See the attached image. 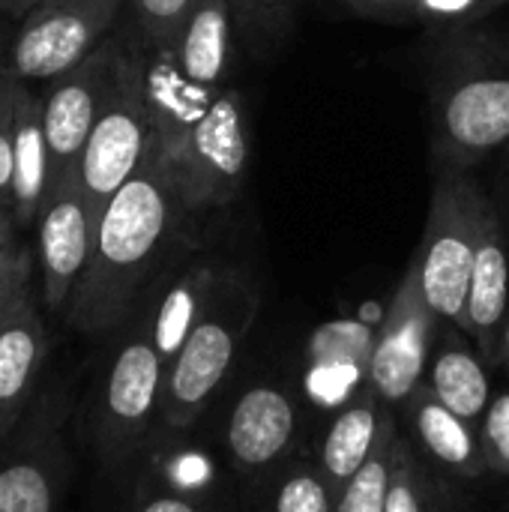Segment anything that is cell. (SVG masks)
I'll return each instance as SVG.
<instances>
[{
    "instance_id": "obj_15",
    "label": "cell",
    "mask_w": 509,
    "mask_h": 512,
    "mask_svg": "<svg viewBox=\"0 0 509 512\" xmlns=\"http://www.w3.org/2000/svg\"><path fill=\"white\" fill-rule=\"evenodd\" d=\"M42 357L45 330L30 291H24L0 315V432L12 426V420L30 399Z\"/></svg>"
},
{
    "instance_id": "obj_36",
    "label": "cell",
    "mask_w": 509,
    "mask_h": 512,
    "mask_svg": "<svg viewBox=\"0 0 509 512\" xmlns=\"http://www.w3.org/2000/svg\"><path fill=\"white\" fill-rule=\"evenodd\" d=\"M42 3H48V0H0V12L18 21V18H24L30 9H36Z\"/></svg>"
},
{
    "instance_id": "obj_28",
    "label": "cell",
    "mask_w": 509,
    "mask_h": 512,
    "mask_svg": "<svg viewBox=\"0 0 509 512\" xmlns=\"http://www.w3.org/2000/svg\"><path fill=\"white\" fill-rule=\"evenodd\" d=\"M276 512H333L330 489L318 474H294L276 495Z\"/></svg>"
},
{
    "instance_id": "obj_30",
    "label": "cell",
    "mask_w": 509,
    "mask_h": 512,
    "mask_svg": "<svg viewBox=\"0 0 509 512\" xmlns=\"http://www.w3.org/2000/svg\"><path fill=\"white\" fill-rule=\"evenodd\" d=\"M486 465L509 471V393L495 396L486 411Z\"/></svg>"
},
{
    "instance_id": "obj_1",
    "label": "cell",
    "mask_w": 509,
    "mask_h": 512,
    "mask_svg": "<svg viewBox=\"0 0 509 512\" xmlns=\"http://www.w3.org/2000/svg\"><path fill=\"white\" fill-rule=\"evenodd\" d=\"M201 240L171 162L150 138L141 168L102 207L90 264L66 306V321L81 333L120 327L141 291Z\"/></svg>"
},
{
    "instance_id": "obj_4",
    "label": "cell",
    "mask_w": 509,
    "mask_h": 512,
    "mask_svg": "<svg viewBox=\"0 0 509 512\" xmlns=\"http://www.w3.org/2000/svg\"><path fill=\"white\" fill-rule=\"evenodd\" d=\"M432 177L429 219L414 264L432 312L441 321L462 324L489 192L474 171H432Z\"/></svg>"
},
{
    "instance_id": "obj_11",
    "label": "cell",
    "mask_w": 509,
    "mask_h": 512,
    "mask_svg": "<svg viewBox=\"0 0 509 512\" xmlns=\"http://www.w3.org/2000/svg\"><path fill=\"white\" fill-rule=\"evenodd\" d=\"M234 42L237 27L231 3L195 0L168 54L189 84L201 90H222L231 84Z\"/></svg>"
},
{
    "instance_id": "obj_19",
    "label": "cell",
    "mask_w": 509,
    "mask_h": 512,
    "mask_svg": "<svg viewBox=\"0 0 509 512\" xmlns=\"http://www.w3.org/2000/svg\"><path fill=\"white\" fill-rule=\"evenodd\" d=\"M378 414H375V402L372 399H360L357 405L345 408L327 438H324V450H321V465L324 474L333 486H345L375 453L378 447Z\"/></svg>"
},
{
    "instance_id": "obj_22",
    "label": "cell",
    "mask_w": 509,
    "mask_h": 512,
    "mask_svg": "<svg viewBox=\"0 0 509 512\" xmlns=\"http://www.w3.org/2000/svg\"><path fill=\"white\" fill-rule=\"evenodd\" d=\"M375 330L363 321L339 318L321 324L309 339L312 366H351L369 372V360L375 351Z\"/></svg>"
},
{
    "instance_id": "obj_17",
    "label": "cell",
    "mask_w": 509,
    "mask_h": 512,
    "mask_svg": "<svg viewBox=\"0 0 509 512\" xmlns=\"http://www.w3.org/2000/svg\"><path fill=\"white\" fill-rule=\"evenodd\" d=\"M509 303V252L504 219L495 210L492 198L483 210L480 222V240H477V255H474V273H471V288H468V306H465V321L462 327L474 333L477 339H489L504 315Z\"/></svg>"
},
{
    "instance_id": "obj_25",
    "label": "cell",
    "mask_w": 509,
    "mask_h": 512,
    "mask_svg": "<svg viewBox=\"0 0 509 512\" xmlns=\"http://www.w3.org/2000/svg\"><path fill=\"white\" fill-rule=\"evenodd\" d=\"M135 12V36L144 51H168L195 6V0H129Z\"/></svg>"
},
{
    "instance_id": "obj_34",
    "label": "cell",
    "mask_w": 509,
    "mask_h": 512,
    "mask_svg": "<svg viewBox=\"0 0 509 512\" xmlns=\"http://www.w3.org/2000/svg\"><path fill=\"white\" fill-rule=\"evenodd\" d=\"M141 512H198L189 501L177 498V495H159L153 501H147Z\"/></svg>"
},
{
    "instance_id": "obj_18",
    "label": "cell",
    "mask_w": 509,
    "mask_h": 512,
    "mask_svg": "<svg viewBox=\"0 0 509 512\" xmlns=\"http://www.w3.org/2000/svg\"><path fill=\"white\" fill-rule=\"evenodd\" d=\"M414 420L426 450L453 471L480 474L486 468V453H480L468 423L456 417L447 405L438 402L435 393H414Z\"/></svg>"
},
{
    "instance_id": "obj_13",
    "label": "cell",
    "mask_w": 509,
    "mask_h": 512,
    "mask_svg": "<svg viewBox=\"0 0 509 512\" xmlns=\"http://www.w3.org/2000/svg\"><path fill=\"white\" fill-rule=\"evenodd\" d=\"M165 384V363L147 336H132L114 357L105 381V423L111 432L129 435L150 420L159 390Z\"/></svg>"
},
{
    "instance_id": "obj_10",
    "label": "cell",
    "mask_w": 509,
    "mask_h": 512,
    "mask_svg": "<svg viewBox=\"0 0 509 512\" xmlns=\"http://www.w3.org/2000/svg\"><path fill=\"white\" fill-rule=\"evenodd\" d=\"M435 318L438 315L426 303L420 270L411 258V267L393 294V303L384 315V327L369 360V381L381 399L402 402L417 393L420 375L426 369Z\"/></svg>"
},
{
    "instance_id": "obj_26",
    "label": "cell",
    "mask_w": 509,
    "mask_h": 512,
    "mask_svg": "<svg viewBox=\"0 0 509 512\" xmlns=\"http://www.w3.org/2000/svg\"><path fill=\"white\" fill-rule=\"evenodd\" d=\"M507 0H417V24L426 30H456L486 21Z\"/></svg>"
},
{
    "instance_id": "obj_33",
    "label": "cell",
    "mask_w": 509,
    "mask_h": 512,
    "mask_svg": "<svg viewBox=\"0 0 509 512\" xmlns=\"http://www.w3.org/2000/svg\"><path fill=\"white\" fill-rule=\"evenodd\" d=\"M489 198H492L495 210L501 213V219L509 222V153L507 150H501V153L495 156V171H492Z\"/></svg>"
},
{
    "instance_id": "obj_39",
    "label": "cell",
    "mask_w": 509,
    "mask_h": 512,
    "mask_svg": "<svg viewBox=\"0 0 509 512\" xmlns=\"http://www.w3.org/2000/svg\"><path fill=\"white\" fill-rule=\"evenodd\" d=\"M12 303H15V300H12ZM12 303H9V306H12ZM9 306H6V309H9ZM6 309H3V312H6ZM3 312H0V315H3Z\"/></svg>"
},
{
    "instance_id": "obj_31",
    "label": "cell",
    "mask_w": 509,
    "mask_h": 512,
    "mask_svg": "<svg viewBox=\"0 0 509 512\" xmlns=\"http://www.w3.org/2000/svg\"><path fill=\"white\" fill-rule=\"evenodd\" d=\"M30 270L33 264L24 246H15L0 258V312L24 291H30Z\"/></svg>"
},
{
    "instance_id": "obj_2",
    "label": "cell",
    "mask_w": 509,
    "mask_h": 512,
    "mask_svg": "<svg viewBox=\"0 0 509 512\" xmlns=\"http://www.w3.org/2000/svg\"><path fill=\"white\" fill-rule=\"evenodd\" d=\"M432 171H474L509 147V27L426 30Z\"/></svg>"
},
{
    "instance_id": "obj_37",
    "label": "cell",
    "mask_w": 509,
    "mask_h": 512,
    "mask_svg": "<svg viewBox=\"0 0 509 512\" xmlns=\"http://www.w3.org/2000/svg\"><path fill=\"white\" fill-rule=\"evenodd\" d=\"M12 30H15V18H9V15L0 12V66H3V54H6V48H9Z\"/></svg>"
},
{
    "instance_id": "obj_5",
    "label": "cell",
    "mask_w": 509,
    "mask_h": 512,
    "mask_svg": "<svg viewBox=\"0 0 509 512\" xmlns=\"http://www.w3.org/2000/svg\"><path fill=\"white\" fill-rule=\"evenodd\" d=\"M150 138H153V117L147 102V51L135 36V42L126 39L114 90L75 168L78 186L99 210L141 168Z\"/></svg>"
},
{
    "instance_id": "obj_21",
    "label": "cell",
    "mask_w": 509,
    "mask_h": 512,
    "mask_svg": "<svg viewBox=\"0 0 509 512\" xmlns=\"http://www.w3.org/2000/svg\"><path fill=\"white\" fill-rule=\"evenodd\" d=\"M237 39L255 60L276 57L297 27L300 0H228Z\"/></svg>"
},
{
    "instance_id": "obj_3",
    "label": "cell",
    "mask_w": 509,
    "mask_h": 512,
    "mask_svg": "<svg viewBox=\"0 0 509 512\" xmlns=\"http://www.w3.org/2000/svg\"><path fill=\"white\" fill-rule=\"evenodd\" d=\"M156 147L171 162L189 213L204 225V219L234 207L249 180L252 117L246 93L234 84L222 87L198 120Z\"/></svg>"
},
{
    "instance_id": "obj_20",
    "label": "cell",
    "mask_w": 509,
    "mask_h": 512,
    "mask_svg": "<svg viewBox=\"0 0 509 512\" xmlns=\"http://www.w3.org/2000/svg\"><path fill=\"white\" fill-rule=\"evenodd\" d=\"M432 393L465 423L480 420L492 402L489 375L480 360L465 348H447L438 354L432 369Z\"/></svg>"
},
{
    "instance_id": "obj_14",
    "label": "cell",
    "mask_w": 509,
    "mask_h": 512,
    "mask_svg": "<svg viewBox=\"0 0 509 512\" xmlns=\"http://www.w3.org/2000/svg\"><path fill=\"white\" fill-rule=\"evenodd\" d=\"M15 177H12V216L18 228L36 225L51 195V156L45 138L42 96L30 84H18L15 117H12Z\"/></svg>"
},
{
    "instance_id": "obj_12",
    "label": "cell",
    "mask_w": 509,
    "mask_h": 512,
    "mask_svg": "<svg viewBox=\"0 0 509 512\" xmlns=\"http://www.w3.org/2000/svg\"><path fill=\"white\" fill-rule=\"evenodd\" d=\"M168 273H171V282H168V288L156 306L153 324H150V339H153L165 369L171 366V360L189 339L192 327L204 315L207 300L222 276V267L216 261H210L204 255V243H198L186 255H180Z\"/></svg>"
},
{
    "instance_id": "obj_6",
    "label": "cell",
    "mask_w": 509,
    "mask_h": 512,
    "mask_svg": "<svg viewBox=\"0 0 509 512\" xmlns=\"http://www.w3.org/2000/svg\"><path fill=\"white\" fill-rule=\"evenodd\" d=\"M255 312L252 285L240 270H222L204 315L165 369V417L186 426L231 369L237 339Z\"/></svg>"
},
{
    "instance_id": "obj_8",
    "label": "cell",
    "mask_w": 509,
    "mask_h": 512,
    "mask_svg": "<svg viewBox=\"0 0 509 512\" xmlns=\"http://www.w3.org/2000/svg\"><path fill=\"white\" fill-rule=\"evenodd\" d=\"M123 51L126 39L108 36L81 66L60 75L57 81H48V93L42 96V114L51 156V189L66 180H75L84 144L114 90Z\"/></svg>"
},
{
    "instance_id": "obj_40",
    "label": "cell",
    "mask_w": 509,
    "mask_h": 512,
    "mask_svg": "<svg viewBox=\"0 0 509 512\" xmlns=\"http://www.w3.org/2000/svg\"><path fill=\"white\" fill-rule=\"evenodd\" d=\"M504 150H507V153H509V147H504Z\"/></svg>"
},
{
    "instance_id": "obj_23",
    "label": "cell",
    "mask_w": 509,
    "mask_h": 512,
    "mask_svg": "<svg viewBox=\"0 0 509 512\" xmlns=\"http://www.w3.org/2000/svg\"><path fill=\"white\" fill-rule=\"evenodd\" d=\"M0 512H54V483L45 462L12 456L0 465Z\"/></svg>"
},
{
    "instance_id": "obj_9",
    "label": "cell",
    "mask_w": 509,
    "mask_h": 512,
    "mask_svg": "<svg viewBox=\"0 0 509 512\" xmlns=\"http://www.w3.org/2000/svg\"><path fill=\"white\" fill-rule=\"evenodd\" d=\"M99 207L84 195L78 180L51 189L36 219V255L42 276V303L48 312H63L90 264Z\"/></svg>"
},
{
    "instance_id": "obj_7",
    "label": "cell",
    "mask_w": 509,
    "mask_h": 512,
    "mask_svg": "<svg viewBox=\"0 0 509 512\" xmlns=\"http://www.w3.org/2000/svg\"><path fill=\"white\" fill-rule=\"evenodd\" d=\"M126 0H48L15 21L3 69L24 84L57 81L114 30Z\"/></svg>"
},
{
    "instance_id": "obj_29",
    "label": "cell",
    "mask_w": 509,
    "mask_h": 512,
    "mask_svg": "<svg viewBox=\"0 0 509 512\" xmlns=\"http://www.w3.org/2000/svg\"><path fill=\"white\" fill-rule=\"evenodd\" d=\"M387 512H423L420 486H417L411 459L405 456V447L399 438H396V453H393V480H390V495H387Z\"/></svg>"
},
{
    "instance_id": "obj_32",
    "label": "cell",
    "mask_w": 509,
    "mask_h": 512,
    "mask_svg": "<svg viewBox=\"0 0 509 512\" xmlns=\"http://www.w3.org/2000/svg\"><path fill=\"white\" fill-rule=\"evenodd\" d=\"M354 15L381 24H417V0H342Z\"/></svg>"
},
{
    "instance_id": "obj_38",
    "label": "cell",
    "mask_w": 509,
    "mask_h": 512,
    "mask_svg": "<svg viewBox=\"0 0 509 512\" xmlns=\"http://www.w3.org/2000/svg\"><path fill=\"white\" fill-rule=\"evenodd\" d=\"M504 351L509 354V321H507V330H504Z\"/></svg>"
},
{
    "instance_id": "obj_27",
    "label": "cell",
    "mask_w": 509,
    "mask_h": 512,
    "mask_svg": "<svg viewBox=\"0 0 509 512\" xmlns=\"http://www.w3.org/2000/svg\"><path fill=\"white\" fill-rule=\"evenodd\" d=\"M18 78L0 66V207L12 213V177H15V147H12V117L18 99Z\"/></svg>"
},
{
    "instance_id": "obj_16",
    "label": "cell",
    "mask_w": 509,
    "mask_h": 512,
    "mask_svg": "<svg viewBox=\"0 0 509 512\" xmlns=\"http://www.w3.org/2000/svg\"><path fill=\"white\" fill-rule=\"evenodd\" d=\"M294 426L291 399L276 387H255L231 411L228 450L243 468H264L291 444Z\"/></svg>"
},
{
    "instance_id": "obj_41",
    "label": "cell",
    "mask_w": 509,
    "mask_h": 512,
    "mask_svg": "<svg viewBox=\"0 0 509 512\" xmlns=\"http://www.w3.org/2000/svg\"><path fill=\"white\" fill-rule=\"evenodd\" d=\"M507 3H509V0H507Z\"/></svg>"
},
{
    "instance_id": "obj_24",
    "label": "cell",
    "mask_w": 509,
    "mask_h": 512,
    "mask_svg": "<svg viewBox=\"0 0 509 512\" xmlns=\"http://www.w3.org/2000/svg\"><path fill=\"white\" fill-rule=\"evenodd\" d=\"M393 453H396V432L387 429L378 438L375 453L369 462L342 486V498L336 512H387V495L393 480Z\"/></svg>"
},
{
    "instance_id": "obj_35",
    "label": "cell",
    "mask_w": 509,
    "mask_h": 512,
    "mask_svg": "<svg viewBox=\"0 0 509 512\" xmlns=\"http://www.w3.org/2000/svg\"><path fill=\"white\" fill-rule=\"evenodd\" d=\"M15 228H18L15 216H12L6 207H0V258H3L9 249H15V246H18V240H15Z\"/></svg>"
}]
</instances>
